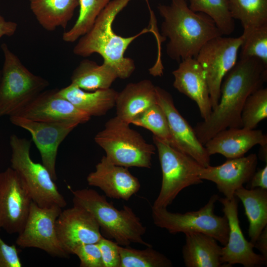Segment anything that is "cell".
I'll use <instances>...</instances> for the list:
<instances>
[{
    "mask_svg": "<svg viewBox=\"0 0 267 267\" xmlns=\"http://www.w3.org/2000/svg\"><path fill=\"white\" fill-rule=\"evenodd\" d=\"M267 79V65L256 57L240 59L224 77L219 102L206 121L193 128L203 144L224 129L242 127L241 112L247 97L262 88Z\"/></svg>",
    "mask_w": 267,
    "mask_h": 267,
    "instance_id": "6da1fadb",
    "label": "cell"
},
{
    "mask_svg": "<svg viewBox=\"0 0 267 267\" xmlns=\"http://www.w3.org/2000/svg\"><path fill=\"white\" fill-rule=\"evenodd\" d=\"M157 8L163 18L162 34L169 40L167 53L173 60L195 58L206 43L222 36L209 16L192 11L185 0H171Z\"/></svg>",
    "mask_w": 267,
    "mask_h": 267,
    "instance_id": "7a4b0ae2",
    "label": "cell"
},
{
    "mask_svg": "<svg viewBox=\"0 0 267 267\" xmlns=\"http://www.w3.org/2000/svg\"><path fill=\"white\" fill-rule=\"evenodd\" d=\"M131 0H111L98 15L91 29L78 39L73 50L74 54L83 57L94 53L100 54L103 58V62L112 67L118 78L122 79L130 77L135 69L134 60L124 56L128 47L140 35L153 31L151 28H145L129 37L120 36L114 32V20Z\"/></svg>",
    "mask_w": 267,
    "mask_h": 267,
    "instance_id": "3957f363",
    "label": "cell"
},
{
    "mask_svg": "<svg viewBox=\"0 0 267 267\" xmlns=\"http://www.w3.org/2000/svg\"><path fill=\"white\" fill-rule=\"evenodd\" d=\"M73 205L89 212L97 222L105 238L113 239L120 246L132 243L151 246L143 239L146 228L129 206L118 210L106 197L92 189L72 190Z\"/></svg>",
    "mask_w": 267,
    "mask_h": 267,
    "instance_id": "277c9868",
    "label": "cell"
},
{
    "mask_svg": "<svg viewBox=\"0 0 267 267\" xmlns=\"http://www.w3.org/2000/svg\"><path fill=\"white\" fill-rule=\"evenodd\" d=\"M4 62L0 81V117L16 114L49 85L34 74L5 43L1 45Z\"/></svg>",
    "mask_w": 267,
    "mask_h": 267,
    "instance_id": "5b68a950",
    "label": "cell"
},
{
    "mask_svg": "<svg viewBox=\"0 0 267 267\" xmlns=\"http://www.w3.org/2000/svg\"><path fill=\"white\" fill-rule=\"evenodd\" d=\"M129 125L117 116L112 118L95 135L94 141L114 164L127 168H150L156 147L146 142Z\"/></svg>",
    "mask_w": 267,
    "mask_h": 267,
    "instance_id": "8992f818",
    "label": "cell"
},
{
    "mask_svg": "<svg viewBox=\"0 0 267 267\" xmlns=\"http://www.w3.org/2000/svg\"><path fill=\"white\" fill-rule=\"evenodd\" d=\"M153 140L158 153L162 179L152 207L167 208L183 189L202 182L199 173L203 166L158 137L153 135Z\"/></svg>",
    "mask_w": 267,
    "mask_h": 267,
    "instance_id": "52a82bcc",
    "label": "cell"
},
{
    "mask_svg": "<svg viewBox=\"0 0 267 267\" xmlns=\"http://www.w3.org/2000/svg\"><path fill=\"white\" fill-rule=\"evenodd\" d=\"M9 143L11 149V168L25 184L33 201L42 207L55 205L65 208L67 202L49 171L43 164L32 159L31 141L13 134L10 137Z\"/></svg>",
    "mask_w": 267,
    "mask_h": 267,
    "instance_id": "ba28073f",
    "label": "cell"
},
{
    "mask_svg": "<svg viewBox=\"0 0 267 267\" xmlns=\"http://www.w3.org/2000/svg\"><path fill=\"white\" fill-rule=\"evenodd\" d=\"M219 197L216 194H213L206 204L200 209L185 213H173L167 208L152 207L153 223L171 234H206L224 246L227 241L229 227L226 217L217 216L214 212Z\"/></svg>",
    "mask_w": 267,
    "mask_h": 267,
    "instance_id": "9c48e42d",
    "label": "cell"
},
{
    "mask_svg": "<svg viewBox=\"0 0 267 267\" xmlns=\"http://www.w3.org/2000/svg\"><path fill=\"white\" fill-rule=\"evenodd\" d=\"M242 42V36L215 38L203 46L195 58L206 75L212 110L219 102L221 86L224 77L237 62Z\"/></svg>",
    "mask_w": 267,
    "mask_h": 267,
    "instance_id": "30bf717a",
    "label": "cell"
},
{
    "mask_svg": "<svg viewBox=\"0 0 267 267\" xmlns=\"http://www.w3.org/2000/svg\"><path fill=\"white\" fill-rule=\"evenodd\" d=\"M62 209L55 205L42 207L33 201L24 226L18 234L16 245L41 249L53 257L68 258L70 255L61 245L56 231V221Z\"/></svg>",
    "mask_w": 267,
    "mask_h": 267,
    "instance_id": "8fae6325",
    "label": "cell"
},
{
    "mask_svg": "<svg viewBox=\"0 0 267 267\" xmlns=\"http://www.w3.org/2000/svg\"><path fill=\"white\" fill-rule=\"evenodd\" d=\"M33 202L25 184L11 167L0 173V226L9 234L23 229Z\"/></svg>",
    "mask_w": 267,
    "mask_h": 267,
    "instance_id": "7c38bea8",
    "label": "cell"
},
{
    "mask_svg": "<svg viewBox=\"0 0 267 267\" xmlns=\"http://www.w3.org/2000/svg\"><path fill=\"white\" fill-rule=\"evenodd\" d=\"M9 120L13 125L30 133L40 152L42 164L49 171L52 179L56 180L55 166L58 147L80 124L73 121H36L18 116H10Z\"/></svg>",
    "mask_w": 267,
    "mask_h": 267,
    "instance_id": "4fadbf2b",
    "label": "cell"
},
{
    "mask_svg": "<svg viewBox=\"0 0 267 267\" xmlns=\"http://www.w3.org/2000/svg\"><path fill=\"white\" fill-rule=\"evenodd\" d=\"M223 206L222 211L226 217L229 227L227 243L222 247V263L226 267L240 264L244 267L267 266L261 254L254 251V245L244 237L239 224L238 200L236 196L231 199L219 197Z\"/></svg>",
    "mask_w": 267,
    "mask_h": 267,
    "instance_id": "5bb4252c",
    "label": "cell"
},
{
    "mask_svg": "<svg viewBox=\"0 0 267 267\" xmlns=\"http://www.w3.org/2000/svg\"><path fill=\"white\" fill-rule=\"evenodd\" d=\"M55 226L58 239L69 255L78 246L98 243L103 237L92 214L78 206L62 210L56 221Z\"/></svg>",
    "mask_w": 267,
    "mask_h": 267,
    "instance_id": "9a60e30c",
    "label": "cell"
},
{
    "mask_svg": "<svg viewBox=\"0 0 267 267\" xmlns=\"http://www.w3.org/2000/svg\"><path fill=\"white\" fill-rule=\"evenodd\" d=\"M157 103L163 110L172 138V146L189 155L204 167L210 165L209 156L193 128L176 108L171 94L156 87Z\"/></svg>",
    "mask_w": 267,
    "mask_h": 267,
    "instance_id": "2e32d148",
    "label": "cell"
},
{
    "mask_svg": "<svg viewBox=\"0 0 267 267\" xmlns=\"http://www.w3.org/2000/svg\"><path fill=\"white\" fill-rule=\"evenodd\" d=\"M58 90V89H45L12 116L48 122L73 121L83 124L90 120L91 117L60 95Z\"/></svg>",
    "mask_w": 267,
    "mask_h": 267,
    "instance_id": "e0dca14e",
    "label": "cell"
},
{
    "mask_svg": "<svg viewBox=\"0 0 267 267\" xmlns=\"http://www.w3.org/2000/svg\"><path fill=\"white\" fill-rule=\"evenodd\" d=\"M257 164V155L252 153L246 156L228 159L219 166L203 167L199 178L214 182L224 197L231 199L235 196V191L251 179Z\"/></svg>",
    "mask_w": 267,
    "mask_h": 267,
    "instance_id": "ac0fdd59",
    "label": "cell"
},
{
    "mask_svg": "<svg viewBox=\"0 0 267 267\" xmlns=\"http://www.w3.org/2000/svg\"><path fill=\"white\" fill-rule=\"evenodd\" d=\"M90 186L100 188L106 196L128 201L139 190L140 184L128 168L116 165L103 156L94 171L87 178Z\"/></svg>",
    "mask_w": 267,
    "mask_h": 267,
    "instance_id": "d6986e66",
    "label": "cell"
},
{
    "mask_svg": "<svg viewBox=\"0 0 267 267\" xmlns=\"http://www.w3.org/2000/svg\"><path fill=\"white\" fill-rule=\"evenodd\" d=\"M172 74L174 87L196 102L201 117L206 121L212 107L206 75L200 64L195 58H186Z\"/></svg>",
    "mask_w": 267,
    "mask_h": 267,
    "instance_id": "ffe728a7",
    "label": "cell"
},
{
    "mask_svg": "<svg viewBox=\"0 0 267 267\" xmlns=\"http://www.w3.org/2000/svg\"><path fill=\"white\" fill-rule=\"evenodd\" d=\"M267 146V136L260 130L230 128L222 130L204 145L209 156L220 154L227 159L238 158L253 147Z\"/></svg>",
    "mask_w": 267,
    "mask_h": 267,
    "instance_id": "44dd1931",
    "label": "cell"
},
{
    "mask_svg": "<svg viewBox=\"0 0 267 267\" xmlns=\"http://www.w3.org/2000/svg\"><path fill=\"white\" fill-rule=\"evenodd\" d=\"M157 103L156 86L151 81L129 83L118 93L116 116L130 124L137 116Z\"/></svg>",
    "mask_w": 267,
    "mask_h": 267,
    "instance_id": "7402d4cb",
    "label": "cell"
},
{
    "mask_svg": "<svg viewBox=\"0 0 267 267\" xmlns=\"http://www.w3.org/2000/svg\"><path fill=\"white\" fill-rule=\"evenodd\" d=\"M182 248V258L186 267H222V247L213 237L202 233L185 234Z\"/></svg>",
    "mask_w": 267,
    "mask_h": 267,
    "instance_id": "603a6c76",
    "label": "cell"
},
{
    "mask_svg": "<svg viewBox=\"0 0 267 267\" xmlns=\"http://www.w3.org/2000/svg\"><path fill=\"white\" fill-rule=\"evenodd\" d=\"M59 93L90 117L104 115L115 106L118 92L112 88L85 91L70 84L59 89Z\"/></svg>",
    "mask_w": 267,
    "mask_h": 267,
    "instance_id": "cb8c5ba5",
    "label": "cell"
},
{
    "mask_svg": "<svg viewBox=\"0 0 267 267\" xmlns=\"http://www.w3.org/2000/svg\"><path fill=\"white\" fill-rule=\"evenodd\" d=\"M30 9L40 26L49 32L66 29L79 0H29Z\"/></svg>",
    "mask_w": 267,
    "mask_h": 267,
    "instance_id": "d4e9b609",
    "label": "cell"
},
{
    "mask_svg": "<svg viewBox=\"0 0 267 267\" xmlns=\"http://www.w3.org/2000/svg\"><path fill=\"white\" fill-rule=\"evenodd\" d=\"M235 196L242 202L249 222L248 236L254 244L267 226V190L260 188L237 189Z\"/></svg>",
    "mask_w": 267,
    "mask_h": 267,
    "instance_id": "484cf974",
    "label": "cell"
},
{
    "mask_svg": "<svg viewBox=\"0 0 267 267\" xmlns=\"http://www.w3.org/2000/svg\"><path fill=\"white\" fill-rule=\"evenodd\" d=\"M118 78L117 74L109 64L101 65L95 62L84 59L74 70L71 76V83L88 91L110 88Z\"/></svg>",
    "mask_w": 267,
    "mask_h": 267,
    "instance_id": "4316f807",
    "label": "cell"
},
{
    "mask_svg": "<svg viewBox=\"0 0 267 267\" xmlns=\"http://www.w3.org/2000/svg\"><path fill=\"white\" fill-rule=\"evenodd\" d=\"M231 16L239 20L243 34L267 25V0H227Z\"/></svg>",
    "mask_w": 267,
    "mask_h": 267,
    "instance_id": "83f0119b",
    "label": "cell"
},
{
    "mask_svg": "<svg viewBox=\"0 0 267 267\" xmlns=\"http://www.w3.org/2000/svg\"><path fill=\"white\" fill-rule=\"evenodd\" d=\"M111 0H79L78 17L72 27L64 32L62 40L73 43L88 33Z\"/></svg>",
    "mask_w": 267,
    "mask_h": 267,
    "instance_id": "f1b7e54d",
    "label": "cell"
},
{
    "mask_svg": "<svg viewBox=\"0 0 267 267\" xmlns=\"http://www.w3.org/2000/svg\"><path fill=\"white\" fill-rule=\"evenodd\" d=\"M189 8L194 12L203 13L215 22L222 35H229L235 29L234 19L227 0H189Z\"/></svg>",
    "mask_w": 267,
    "mask_h": 267,
    "instance_id": "f546056e",
    "label": "cell"
},
{
    "mask_svg": "<svg viewBox=\"0 0 267 267\" xmlns=\"http://www.w3.org/2000/svg\"><path fill=\"white\" fill-rule=\"evenodd\" d=\"M120 267H171L173 265L168 257L154 249L152 246L139 250L119 245Z\"/></svg>",
    "mask_w": 267,
    "mask_h": 267,
    "instance_id": "4dcf8cb0",
    "label": "cell"
},
{
    "mask_svg": "<svg viewBox=\"0 0 267 267\" xmlns=\"http://www.w3.org/2000/svg\"><path fill=\"white\" fill-rule=\"evenodd\" d=\"M131 124L149 130L153 135L173 145L167 117L163 110L157 103L137 116Z\"/></svg>",
    "mask_w": 267,
    "mask_h": 267,
    "instance_id": "1f68e13d",
    "label": "cell"
},
{
    "mask_svg": "<svg viewBox=\"0 0 267 267\" xmlns=\"http://www.w3.org/2000/svg\"><path fill=\"white\" fill-rule=\"evenodd\" d=\"M267 118V89L261 88L247 98L242 112V128L255 129L258 124Z\"/></svg>",
    "mask_w": 267,
    "mask_h": 267,
    "instance_id": "d6a6232c",
    "label": "cell"
},
{
    "mask_svg": "<svg viewBox=\"0 0 267 267\" xmlns=\"http://www.w3.org/2000/svg\"><path fill=\"white\" fill-rule=\"evenodd\" d=\"M240 58L256 57L267 65V25L242 34Z\"/></svg>",
    "mask_w": 267,
    "mask_h": 267,
    "instance_id": "836d02e7",
    "label": "cell"
},
{
    "mask_svg": "<svg viewBox=\"0 0 267 267\" xmlns=\"http://www.w3.org/2000/svg\"><path fill=\"white\" fill-rule=\"evenodd\" d=\"M72 254L79 258L80 267H104L97 243L79 246L74 250Z\"/></svg>",
    "mask_w": 267,
    "mask_h": 267,
    "instance_id": "e575fe53",
    "label": "cell"
},
{
    "mask_svg": "<svg viewBox=\"0 0 267 267\" xmlns=\"http://www.w3.org/2000/svg\"><path fill=\"white\" fill-rule=\"evenodd\" d=\"M104 267H120L121 258L119 245L115 241L103 236L97 243Z\"/></svg>",
    "mask_w": 267,
    "mask_h": 267,
    "instance_id": "d590c367",
    "label": "cell"
},
{
    "mask_svg": "<svg viewBox=\"0 0 267 267\" xmlns=\"http://www.w3.org/2000/svg\"><path fill=\"white\" fill-rule=\"evenodd\" d=\"M19 254L15 245L6 244L0 235V267H22Z\"/></svg>",
    "mask_w": 267,
    "mask_h": 267,
    "instance_id": "8d00e7d4",
    "label": "cell"
},
{
    "mask_svg": "<svg viewBox=\"0 0 267 267\" xmlns=\"http://www.w3.org/2000/svg\"><path fill=\"white\" fill-rule=\"evenodd\" d=\"M249 189L260 188L267 190V164L255 172L248 182Z\"/></svg>",
    "mask_w": 267,
    "mask_h": 267,
    "instance_id": "74e56055",
    "label": "cell"
},
{
    "mask_svg": "<svg viewBox=\"0 0 267 267\" xmlns=\"http://www.w3.org/2000/svg\"><path fill=\"white\" fill-rule=\"evenodd\" d=\"M17 24L13 21H6L0 15V39L4 36H13L17 29Z\"/></svg>",
    "mask_w": 267,
    "mask_h": 267,
    "instance_id": "f35d334b",
    "label": "cell"
},
{
    "mask_svg": "<svg viewBox=\"0 0 267 267\" xmlns=\"http://www.w3.org/2000/svg\"><path fill=\"white\" fill-rule=\"evenodd\" d=\"M267 263V226L263 229L254 244Z\"/></svg>",
    "mask_w": 267,
    "mask_h": 267,
    "instance_id": "ab89813d",
    "label": "cell"
},
{
    "mask_svg": "<svg viewBox=\"0 0 267 267\" xmlns=\"http://www.w3.org/2000/svg\"><path fill=\"white\" fill-rule=\"evenodd\" d=\"M267 146H261L259 157L266 163L267 162Z\"/></svg>",
    "mask_w": 267,
    "mask_h": 267,
    "instance_id": "60d3db41",
    "label": "cell"
},
{
    "mask_svg": "<svg viewBox=\"0 0 267 267\" xmlns=\"http://www.w3.org/2000/svg\"><path fill=\"white\" fill-rule=\"evenodd\" d=\"M1 70H0V79H1Z\"/></svg>",
    "mask_w": 267,
    "mask_h": 267,
    "instance_id": "b9f144b4",
    "label": "cell"
}]
</instances>
